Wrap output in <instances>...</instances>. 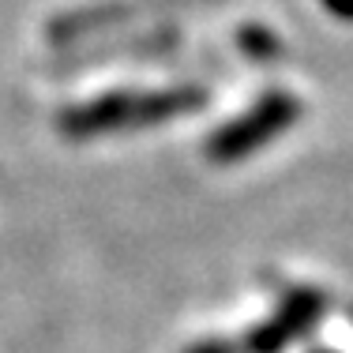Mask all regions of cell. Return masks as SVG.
I'll use <instances>...</instances> for the list:
<instances>
[{"mask_svg":"<svg viewBox=\"0 0 353 353\" xmlns=\"http://www.w3.org/2000/svg\"><path fill=\"white\" fill-rule=\"evenodd\" d=\"M293 121H297V102L285 98V94H274V98H267V102H259L245 121L230 124V128L211 143V154L222 158V162L225 158H241V154H248V150H256L259 143H267L271 136L285 132Z\"/></svg>","mask_w":353,"mask_h":353,"instance_id":"cell-1","label":"cell"},{"mask_svg":"<svg viewBox=\"0 0 353 353\" xmlns=\"http://www.w3.org/2000/svg\"><path fill=\"white\" fill-rule=\"evenodd\" d=\"M196 94L188 90H165V94H124L109 98L102 105L83 109L79 124L83 128H113V124H132V121H162V117L176 113V109L192 105Z\"/></svg>","mask_w":353,"mask_h":353,"instance_id":"cell-2","label":"cell"},{"mask_svg":"<svg viewBox=\"0 0 353 353\" xmlns=\"http://www.w3.org/2000/svg\"><path fill=\"white\" fill-rule=\"evenodd\" d=\"M316 308H319V297L316 293H297V297L290 301V305L282 308V316H279V323H271L263 334L256 339V350H279L285 339H293V334L301 331V327L308 323V319L316 316Z\"/></svg>","mask_w":353,"mask_h":353,"instance_id":"cell-3","label":"cell"},{"mask_svg":"<svg viewBox=\"0 0 353 353\" xmlns=\"http://www.w3.org/2000/svg\"><path fill=\"white\" fill-rule=\"evenodd\" d=\"M327 4H331L334 12H342V15H350V19H353V0H327Z\"/></svg>","mask_w":353,"mask_h":353,"instance_id":"cell-4","label":"cell"}]
</instances>
